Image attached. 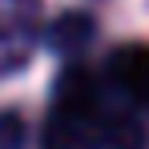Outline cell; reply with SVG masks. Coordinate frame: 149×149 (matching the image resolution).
<instances>
[{"label":"cell","instance_id":"6da1fadb","mask_svg":"<svg viewBox=\"0 0 149 149\" xmlns=\"http://www.w3.org/2000/svg\"><path fill=\"white\" fill-rule=\"evenodd\" d=\"M105 81L133 113H149V45H121L105 65Z\"/></svg>","mask_w":149,"mask_h":149},{"label":"cell","instance_id":"7a4b0ae2","mask_svg":"<svg viewBox=\"0 0 149 149\" xmlns=\"http://www.w3.org/2000/svg\"><path fill=\"white\" fill-rule=\"evenodd\" d=\"M97 117H101V109H77V105L52 101L45 129H40V149H93Z\"/></svg>","mask_w":149,"mask_h":149},{"label":"cell","instance_id":"3957f363","mask_svg":"<svg viewBox=\"0 0 149 149\" xmlns=\"http://www.w3.org/2000/svg\"><path fill=\"white\" fill-rule=\"evenodd\" d=\"M36 0H0V65H12L28 52L40 28Z\"/></svg>","mask_w":149,"mask_h":149},{"label":"cell","instance_id":"277c9868","mask_svg":"<svg viewBox=\"0 0 149 149\" xmlns=\"http://www.w3.org/2000/svg\"><path fill=\"white\" fill-rule=\"evenodd\" d=\"M93 149H145V125L133 109H101L93 129Z\"/></svg>","mask_w":149,"mask_h":149},{"label":"cell","instance_id":"5b68a950","mask_svg":"<svg viewBox=\"0 0 149 149\" xmlns=\"http://www.w3.org/2000/svg\"><path fill=\"white\" fill-rule=\"evenodd\" d=\"M97 40V20L89 12H61L49 28H45V45L52 52H61L65 61H73Z\"/></svg>","mask_w":149,"mask_h":149},{"label":"cell","instance_id":"8992f818","mask_svg":"<svg viewBox=\"0 0 149 149\" xmlns=\"http://www.w3.org/2000/svg\"><path fill=\"white\" fill-rule=\"evenodd\" d=\"M0 149H28V125L12 109H0Z\"/></svg>","mask_w":149,"mask_h":149}]
</instances>
